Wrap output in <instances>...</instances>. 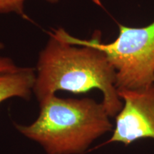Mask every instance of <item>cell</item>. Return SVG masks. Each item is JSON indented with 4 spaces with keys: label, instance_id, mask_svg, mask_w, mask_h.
Returning <instances> with one entry per match:
<instances>
[{
    "label": "cell",
    "instance_id": "cell-1",
    "mask_svg": "<svg viewBox=\"0 0 154 154\" xmlns=\"http://www.w3.org/2000/svg\"><path fill=\"white\" fill-rule=\"evenodd\" d=\"M35 73L33 94L38 104L59 91L83 94L96 88L111 118L122 109L115 69L97 48L73 45L51 32L38 54Z\"/></svg>",
    "mask_w": 154,
    "mask_h": 154
},
{
    "label": "cell",
    "instance_id": "cell-2",
    "mask_svg": "<svg viewBox=\"0 0 154 154\" xmlns=\"http://www.w3.org/2000/svg\"><path fill=\"white\" fill-rule=\"evenodd\" d=\"M39 107V115L33 123L14 126L47 154H83L113 129L104 106L93 99H62L54 95Z\"/></svg>",
    "mask_w": 154,
    "mask_h": 154
},
{
    "label": "cell",
    "instance_id": "cell-3",
    "mask_svg": "<svg viewBox=\"0 0 154 154\" xmlns=\"http://www.w3.org/2000/svg\"><path fill=\"white\" fill-rule=\"evenodd\" d=\"M53 33L73 45L91 46L103 51L115 69L118 91H137L154 84V21L140 27L119 24V35L110 43L101 42L100 34L86 40L63 28Z\"/></svg>",
    "mask_w": 154,
    "mask_h": 154
},
{
    "label": "cell",
    "instance_id": "cell-4",
    "mask_svg": "<svg viewBox=\"0 0 154 154\" xmlns=\"http://www.w3.org/2000/svg\"><path fill=\"white\" fill-rule=\"evenodd\" d=\"M123 106L115 116V125L107 143L128 146L144 138L154 140V84L137 91L119 90Z\"/></svg>",
    "mask_w": 154,
    "mask_h": 154
},
{
    "label": "cell",
    "instance_id": "cell-5",
    "mask_svg": "<svg viewBox=\"0 0 154 154\" xmlns=\"http://www.w3.org/2000/svg\"><path fill=\"white\" fill-rule=\"evenodd\" d=\"M35 69L19 67L13 72L0 74V103L11 98L29 100L33 94Z\"/></svg>",
    "mask_w": 154,
    "mask_h": 154
},
{
    "label": "cell",
    "instance_id": "cell-6",
    "mask_svg": "<svg viewBox=\"0 0 154 154\" xmlns=\"http://www.w3.org/2000/svg\"><path fill=\"white\" fill-rule=\"evenodd\" d=\"M26 0H0V14H24V7ZM51 4H57L60 0H45Z\"/></svg>",
    "mask_w": 154,
    "mask_h": 154
},
{
    "label": "cell",
    "instance_id": "cell-7",
    "mask_svg": "<svg viewBox=\"0 0 154 154\" xmlns=\"http://www.w3.org/2000/svg\"><path fill=\"white\" fill-rule=\"evenodd\" d=\"M4 44L0 42V49H3ZM19 68L17 66L15 63L9 57H0V74L5 73L13 72Z\"/></svg>",
    "mask_w": 154,
    "mask_h": 154
}]
</instances>
